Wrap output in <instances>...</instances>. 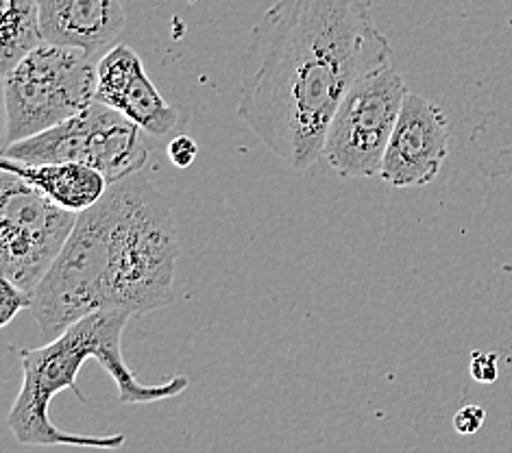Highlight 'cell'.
<instances>
[{
  "instance_id": "6da1fadb",
  "label": "cell",
  "mask_w": 512,
  "mask_h": 453,
  "mask_svg": "<svg viewBox=\"0 0 512 453\" xmlns=\"http://www.w3.org/2000/svg\"><path fill=\"white\" fill-rule=\"evenodd\" d=\"M371 0H277L251 33L238 116L297 173L323 157L353 83L390 64Z\"/></svg>"
},
{
  "instance_id": "7a4b0ae2",
  "label": "cell",
  "mask_w": 512,
  "mask_h": 453,
  "mask_svg": "<svg viewBox=\"0 0 512 453\" xmlns=\"http://www.w3.org/2000/svg\"><path fill=\"white\" fill-rule=\"evenodd\" d=\"M179 240L173 203L142 170L114 181L33 292L31 314L57 338L94 312L144 316L173 303Z\"/></svg>"
},
{
  "instance_id": "3957f363",
  "label": "cell",
  "mask_w": 512,
  "mask_h": 453,
  "mask_svg": "<svg viewBox=\"0 0 512 453\" xmlns=\"http://www.w3.org/2000/svg\"><path fill=\"white\" fill-rule=\"evenodd\" d=\"M131 318L127 312H94L70 325L48 345L38 349L22 347L18 351L22 388L9 410L7 425L20 445L114 451L127 443L123 434H72L51 419V403L62 390L70 388L79 401H85V395L77 388V375L88 360L99 362L114 379L120 406H144L184 393L190 386V379L184 375H175L160 384H142L129 369L123 355V332Z\"/></svg>"
},
{
  "instance_id": "277c9868",
  "label": "cell",
  "mask_w": 512,
  "mask_h": 453,
  "mask_svg": "<svg viewBox=\"0 0 512 453\" xmlns=\"http://www.w3.org/2000/svg\"><path fill=\"white\" fill-rule=\"evenodd\" d=\"M99 59L79 48L42 44L3 75L7 144L62 125L96 101Z\"/></svg>"
},
{
  "instance_id": "5b68a950",
  "label": "cell",
  "mask_w": 512,
  "mask_h": 453,
  "mask_svg": "<svg viewBox=\"0 0 512 453\" xmlns=\"http://www.w3.org/2000/svg\"><path fill=\"white\" fill-rule=\"evenodd\" d=\"M3 157L20 164L77 162L101 170L109 183H114L140 173L149 159V146L136 122L94 101L62 125L7 144Z\"/></svg>"
},
{
  "instance_id": "8992f818",
  "label": "cell",
  "mask_w": 512,
  "mask_h": 453,
  "mask_svg": "<svg viewBox=\"0 0 512 453\" xmlns=\"http://www.w3.org/2000/svg\"><path fill=\"white\" fill-rule=\"evenodd\" d=\"M408 88L393 61L353 83L329 122L323 157L340 177L369 179L382 173L386 146Z\"/></svg>"
},
{
  "instance_id": "52a82bcc",
  "label": "cell",
  "mask_w": 512,
  "mask_h": 453,
  "mask_svg": "<svg viewBox=\"0 0 512 453\" xmlns=\"http://www.w3.org/2000/svg\"><path fill=\"white\" fill-rule=\"evenodd\" d=\"M79 214L64 210L29 181L0 175V273L35 292L62 255Z\"/></svg>"
},
{
  "instance_id": "ba28073f",
  "label": "cell",
  "mask_w": 512,
  "mask_h": 453,
  "mask_svg": "<svg viewBox=\"0 0 512 453\" xmlns=\"http://www.w3.org/2000/svg\"><path fill=\"white\" fill-rule=\"evenodd\" d=\"M449 153V120L443 109L417 92H408L386 146L380 177L395 188L432 183Z\"/></svg>"
},
{
  "instance_id": "9c48e42d",
  "label": "cell",
  "mask_w": 512,
  "mask_h": 453,
  "mask_svg": "<svg viewBox=\"0 0 512 453\" xmlns=\"http://www.w3.org/2000/svg\"><path fill=\"white\" fill-rule=\"evenodd\" d=\"M96 101L109 105L151 136H166L179 125L177 109L164 101L144 70L140 55L118 44L99 61Z\"/></svg>"
},
{
  "instance_id": "30bf717a",
  "label": "cell",
  "mask_w": 512,
  "mask_h": 453,
  "mask_svg": "<svg viewBox=\"0 0 512 453\" xmlns=\"http://www.w3.org/2000/svg\"><path fill=\"white\" fill-rule=\"evenodd\" d=\"M42 33L48 44L79 48L103 59L118 46L125 29L123 0H38Z\"/></svg>"
},
{
  "instance_id": "8fae6325",
  "label": "cell",
  "mask_w": 512,
  "mask_h": 453,
  "mask_svg": "<svg viewBox=\"0 0 512 453\" xmlns=\"http://www.w3.org/2000/svg\"><path fill=\"white\" fill-rule=\"evenodd\" d=\"M0 170H7V173H14L29 181L53 203L75 214H83L94 207L112 186L101 170L77 162L20 164L3 157L0 159Z\"/></svg>"
},
{
  "instance_id": "7c38bea8",
  "label": "cell",
  "mask_w": 512,
  "mask_h": 453,
  "mask_svg": "<svg viewBox=\"0 0 512 453\" xmlns=\"http://www.w3.org/2000/svg\"><path fill=\"white\" fill-rule=\"evenodd\" d=\"M42 44L38 0H0V72L7 75Z\"/></svg>"
},
{
  "instance_id": "4fadbf2b",
  "label": "cell",
  "mask_w": 512,
  "mask_h": 453,
  "mask_svg": "<svg viewBox=\"0 0 512 453\" xmlns=\"http://www.w3.org/2000/svg\"><path fill=\"white\" fill-rule=\"evenodd\" d=\"M33 295L16 286L7 277H0V327H7L22 310H31Z\"/></svg>"
},
{
  "instance_id": "5bb4252c",
  "label": "cell",
  "mask_w": 512,
  "mask_h": 453,
  "mask_svg": "<svg viewBox=\"0 0 512 453\" xmlns=\"http://www.w3.org/2000/svg\"><path fill=\"white\" fill-rule=\"evenodd\" d=\"M497 360L499 355L491 351H473L471 355V364H469V373L478 384H495L499 377L497 369Z\"/></svg>"
},
{
  "instance_id": "9a60e30c",
  "label": "cell",
  "mask_w": 512,
  "mask_h": 453,
  "mask_svg": "<svg viewBox=\"0 0 512 453\" xmlns=\"http://www.w3.org/2000/svg\"><path fill=\"white\" fill-rule=\"evenodd\" d=\"M484 421H486V410L482 406H475V403H469V406H462L454 414V430L460 436H473L475 432L482 430Z\"/></svg>"
},
{
  "instance_id": "2e32d148",
  "label": "cell",
  "mask_w": 512,
  "mask_h": 453,
  "mask_svg": "<svg viewBox=\"0 0 512 453\" xmlns=\"http://www.w3.org/2000/svg\"><path fill=\"white\" fill-rule=\"evenodd\" d=\"M197 155H199V146L188 136H179L175 140H170V144H168V157L177 168L192 166Z\"/></svg>"
}]
</instances>
